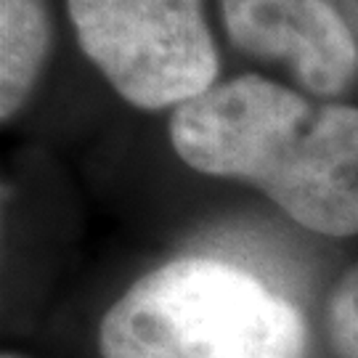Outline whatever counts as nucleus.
<instances>
[{
  "mask_svg": "<svg viewBox=\"0 0 358 358\" xmlns=\"http://www.w3.org/2000/svg\"><path fill=\"white\" fill-rule=\"evenodd\" d=\"M229 40L279 59L316 96H340L358 72V45L334 0H220Z\"/></svg>",
  "mask_w": 358,
  "mask_h": 358,
  "instance_id": "20e7f679",
  "label": "nucleus"
},
{
  "mask_svg": "<svg viewBox=\"0 0 358 358\" xmlns=\"http://www.w3.org/2000/svg\"><path fill=\"white\" fill-rule=\"evenodd\" d=\"M170 141L189 167L252 183L303 229L358 234V106L242 75L176 106Z\"/></svg>",
  "mask_w": 358,
  "mask_h": 358,
  "instance_id": "f257e3e1",
  "label": "nucleus"
},
{
  "mask_svg": "<svg viewBox=\"0 0 358 358\" xmlns=\"http://www.w3.org/2000/svg\"><path fill=\"white\" fill-rule=\"evenodd\" d=\"M77 43L138 109L180 106L215 85L202 0H66Z\"/></svg>",
  "mask_w": 358,
  "mask_h": 358,
  "instance_id": "7ed1b4c3",
  "label": "nucleus"
},
{
  "mask_svg": "<svg viewBox=\"0 0 358 358\" xmlns=\"http://www.w3.org/2000/svg\"><path fill=\"white\" fill-rule=\"evenodd\" d=\"M334 6L340 8L343 19L350 27V35H353V40H356L358 45V0H334Z\"/></svg>",
  "mask_w": 358,
  "mask_h": 358,
  "instance_id": "0eeeda50",
  "label": "nucleus"
},
{
  "mask_svg": "<svg viewBox=\"0 0 358 358\" xmlns=\"http://www.w3.org/2000/svg\"><path fill=\"white\" fill-rule=\"evenodd\" d=\"M48 0H0V117L11 120L51 51Z\"/></svg>",
  "mask_w": 358,
  "mask_h": 358,
  "instance_id": "39448f33",
  "label": "nucleus"
},
{
  "mask_svg": "<svg viewBox=\"0 0 358 358\" xmlns=\"http://www.w3.org/2000/svg\"><path fill=\"white\" fill-rule=\"evenodd\" d=\"M103 358H306L297 308L247 271L180 257L106 310Z\"/></svg>",
  "mask_w": 358,
  "mask_h": 358,
  "instance_id": "f03ea898",
  "label": "nucleus"
},
{
  "mask_svg": "<svg viewBox=\"0 0 358 358\" xmlns=\"http://www.w3.org/2000/svg\"><path fill=\"white\" fill-rule=\"evenodd\" d=\"M3 358H13V356H3Z\"/></svg>",
  "mask_w": 358,
  "mask_h": 358,
  "instance_id": "6e6552de",
  "label": "nucleus"
},
{
  "mask_svg": "<svg viewBox=\"0 0 358 358\" xmlns=\"http://www.w3.org/2000/svg\"><path fill=\"white\" fill-rule=\"evenodd\" d=\"M327 337L337 358H358V263L337 279L329 292Z\"/></svg>",
  "mask_w": 358,
  "mask_h": 358,
  "instance_id": "423d86ee",
  "label": "nucleus"
}]
</instances>
